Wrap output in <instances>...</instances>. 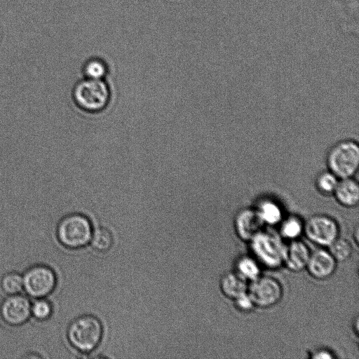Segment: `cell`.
Wrapping results in <instances>:
<instances>
[{"label":"cell","mask_w":359,"mask_h":359,"mask_svg":"<svg viewBox=\"0 0 359 359\" xmlns=\"http://www.w3.org/2000/svg\"><path fill=\"white\" fill-rule=\"evenodd\" d=\"M103 334L100 320L86 314L74 319L68 326L67 337L72 346L83 353H88L100 344Z\"/></svg>","instance_id":"1"},{"label":"cell","mask_w":359,"mask_h":359,"mask_svg":"<svg viewBox=\"0 0 359 359\" xmlns=\"http://www.w3.org/2000/svg\"><path fill=\"white\" fill-rule=\"evenodd\" d=\"M93 226L89 219L79 213L63 217L57 223L56 237L60 243L69 249L86 246L90 241Z\"/></svg>","instance_id":"2"},{"label":"cell","mask_w":359,"mask_h":359,"mask_svg":"<svg viewBox=\"0 0 359 359\" xmlns=\"http://www.w3.org/2000/svg\"><path fill=\"white\" fill-rule=\"evenodd\" d=\"M72 98L82 110L98 112L107 106L110 93L108 86L102 79L85 78L74 86Z\"/></svg>","instance_id":"3"},{"label":"cell","mask_w":359,"mask_h":359,"mask_svg":"<svg viewBox=\"0 0 359 359\" xmlns=\"http://www.w3.org/2000/svg\"><path fill=\"white\" fill-rule=\"evenodd\" d=\"M329 170L339 179L352 177L359 165L358 144L352 140H343L334 144L327 156Z\"/></svg>","instance_id":"4"},{"label":"cell","mask_w":359,"mask_h":359,"mask_svg":"<svg viewBox=\"0 0 359 359\" xmlns=\"http://www.w3.org/2000/svg\"><path fill=\"white\" fill-rule=\"evenodd\" d=\"M250 242L254 255L265 266L273 269L283 264L285 246L274 233L261 231Z\"/></svg>","instance_id":"5"},{"label":"cell","mask_w":359,"mask_h":359,"mask_svg":"<svg viewBox=\"0 0 359 359\" xmlns=\"http://www.w3.org/2000/svg\"><path fill=\"white\" fill-rule=\"evenodd\" d=\"M23 290L34 299L43 298L51 294L57 284L54 270L43 264L29 267L22 274Z\"/></svg>","instance_id":"6"},{"label":"cell","mask_w":359,"mask_h":359,"mask_svg":"<svg viewBox=\"0 0 359 359\" xmlns=\"http://www.w3.org/2000/svg\"><path fill=\"white\" fill-rule=\"evenodd\" d=\"M255 306L269 308L278 304L283 297L281 284L276 278L268 276H259L252 280L247 290Z\"/></svg>","instance_id":"7"},{"label":"cell","mask_w":359,"mask_h":359,"mask_svg":"<svg viewBox=\"0 0 359 359\" xmlns=\"http://www.w3.org/2000/svg\"><path fill=\"white\" fill-rule=\"evenodd\" d=\"M303 231L311 242L328 246L339 237V229L332 217L325 215H316L306 222Z\"/></svg>","instance_id":"8"},{"label":"cell","mask_w":359,"mask_h":359,"mask_svg":"<svg viewBox=\"0 0 359 359\" xmlns=\"http://www.w3.org/2000/svg\"><path fill=\"white\" fill-rule=\"evenodd\" d=\"M0 316L8 325H22L31 317V302L20 294L8 295L1 303Z\"/></svg>","instance_id":"9"},{"label":"cell","mask_w":359,"mask_h":359,"mask_svg":"<svg viewBox=\"0 0 359 359\" xmlns=\"http://www.w3.org/2000/svg\"><path fill=\"white\" fill-rule=\"evenodd\" d=\"M264 224L257 210L245 208L241 210L235 217V231L240 239L250 241L262 231Z\"/></svg>","instance_id":"10"},{"label":"cell","mask_w":359,"mask_h":359,"mask_svg":"<svg viewBox=\"0 0 359 359\" xmlns=\"http://www.w3.org/2000/svg\"><path fill=\"white\" fill-rule=\"evenodd\" d=\"M306 268L313 278L322 280L332 276L337 261L329 251L319 249L310 255Z\"/></svg>","instance_id":"11"},{"label":"cell","mask_w":359,"mask_h":359,"mask_svg":"<svg viewBox=\"0 0 359 359\" xmlns=\"http://www.w3.org/2000/svg\"><path fill=\"white\" fill-rule=\"evenodd\" d=\"M310 255L309 249L304 242L292 240L285 246L283 264L289 270L299 272L306 267Z\"/></svg>","instance_id":"12"},{"label":"cell","mask_w":359,"mask_h":359,"mask_svg":"<svg viewBox=\"0 0 359 359\" xmlns=\"http://www.w3.org/2000/svg\"><path fill=\"white\" fill-rule=\"evenodd\" d=\"M333 194L341 205L353 208L358 204L359 201L358 184L352 177L340 179Z\"/></svg>","instance_id":"13"},{"label":"cell","mask_w":359,"mask_h":359,"mask_svg":"<svg viewBox=\"0 0 359 359\" xmlns=\"http://www.w3.org/2000/svg\"><path fill=\"white\" fill-rule=\"evenodd\" d=\"M219 286L222 292L229 299H234L248 290L247 280L237 272L225 273L221 278Z\"/></svg>","instance_id":"14"},{"label":"cell","mask_w":359,"mask_h":359,"mask_svg":"<svg viewBox=\"0 0 359 359\" xmlns=\"http://www.w3.org/2000/svg\"><path fill=\"white\" fill-rule=\"evenodd\" d=\"M257 211L263 222L270 225L278 224L283 218L280 208L272 201L265 200L261 202Z\"/></svg>","instance_id":"15"},{"label":"cell","mask_w":359,"mask_h":359,"mask_svg":"<svg viewBox=\"0 0 359 359\" xmlns=\"http://www.w3.org/2000/svg\"><path fill=\"white\" fill-rule=\"evenodd\" d=\"M111 232L105 227H98L93 231L90 238L92 248L100 252H107L113 245Z\"/></svg>","instance_id":"16"},{"label":"cell","mask_w":359,"mask_h":359,"mask_svg":"<svg viewBox=\"0 0 359 359\" xmlns=\"http://www.w3.org/2000/svg\"><path fill=\"white\" fill-rule=\"evenodd\" d=\"M0 286L7 295L20 294L23 290L22 275L16 271L8 272L1 277Z\"/></svg>","instance_id":"17"},{"label":"cell","mask_w":359,"mask_h":359,"mask_svg":"<svg viewBox=\"0 0 359 359\" xmlns=\"http://www.w3.org/2000/svg\"><path fill=\"white\" fill-rule=\"evenodd\" d=\"M83 73L88 79H103L107 73V66L104 60L93 57L84 63Z\"/></svg>","instance_id":"18"},{"label":"cell","mask_w":359,"mask_h":359,"mask_svg":"<svg viewBox=\"0 0 359 359\" xmlns=\"http://www.w3.org/2000/svg\"><path fill=\"white\" fill-rule=\"evenodd\" d=\"M237 273L245 280H253L260 276V269L257 262L250 257H242L236 263Z\"/></svg>","instance_id":"19"},{"label":"cell","mask_w":359,"mask_h":359,"mask_svg":"<svg viewBox=\"0 0 359 359\" xmlns=\"http://www.w3.org/2000/svg\"><path fill=\"white\" fill-rule=\"evenodd\" d=\"M329 246V252L337 262L348 260L352 255L353 248L348 241L337 238Z\"/></svg>","instance_id":"20"},{"label":"cell","mask_w":359,"mask_h":359,"mask_svg":"<svg viewBox=\"0 0 359 359\" xmlns=\"http://www.w3.org/2000/svg\"><path fill=\"white\" fill-rule=\"evenodd\" d=\"M53 311L52 304L46 297L35 299L31 303V316L39 321L48 320Z\"/></svg>","instance_id":"21"},{"label":"cell","mask_w":359,"mask_h":359,"mask_svg":"<svg viewBox=\"0 0 359 359\" xmlns=\"http://www.w3.org/2000/svg\"><path fill=\"white\" fill-rule=\"evenodd\" d=\"M304 231V224L297 217H290L285 219L280 226L281 236L289 240H295Z\"/></svg>","instance_id":"22"},{"label":"cell","mask_w":359,"mask_h":359,"mask_svg":"<svg viewBox=\"0 0 359 359\" xmlns=\"http://www.w3.org/2000/svg\"><path fill=\"white\" fill-rule=\"evenodd\" d=\"M339 178L332 172L320 173L316 180V185L320 193L324 195L333 194L339 182Z\"/></svg>","instance_id":"23"},{"label":"cell","mask_w":359,"mask_h":359,"mask_svg":"<svg viewBox=\"0 0 359 359\" xmlns=\"http://www.w3.org/2000/svg\"><path fill=\"white\" fill-rule=\"evenodd\" d=\"M234 300V306L237 310L241 312H249L253 309L255 306L251 298L245 293L236 299Z\"/></svg>","instance_id":"24"},{"label":"cell","mask_w":359,"mask_h":359,"mask_svg":"<svg viewBox=\"0 0 359 359\" xmlns=\"http://www.w3.org/2000/svg\"><path fill=\"white\" fill-rule=\"evenodd\" d=\"M311 358L327 359V358H334V356L330 351H328L327 349H318L312 353Z\"/></svg>","instance_id":"25"},{"label":"cell","mask_w":359,"mask_h":359,"mask_svg":"<svg viewBox=\"0 0 359 359\" xmlns=\"http://www.w3.org/2000/svg\"><path fill=\"white\" fill-rule=\"evenodd\" d=\"M358 231H359L358 227V226H356L355 229L353 233L354 238H355L356 243H358V236H359Z\"/></svg>","instance_id":"26"},{"label":"cell","mask_w":359,"mask_h":359,"mask_svg":"<svg viewBox=\"0 0 359 359\" xmlns=\"http://www.w3.org/2000/svg\"><path fill=\"white\" fill-rule=\"evenodd\" d=\"M353 327L355 328V332H356L357 335L358 333V317L356 316V318L355 319V325H353Z\"/></svg>","instance_id":"27"}]
</instances>
